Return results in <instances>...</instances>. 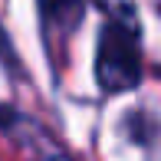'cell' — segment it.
<instances>
[{
    "label": "cell",
    "mask_w": 161,
    "mask_h": 161,
    "mask_svg": "<svg viewBox=\"0 0 161 161\" xmlns=\"http://www.w3.org/2000/svg\"><path fill=\"white\" fill-rule=\"evenodd\" d=\"M82 0H40V10H43V20H46L49 30L56 33H69L72 26L79 23V17H82Z\"/></svg>",
    "instance_id": "obj_2"
},
{
    "label": "cell",
    "mask_w": 161,
    "mask_h": 161,
    "mask_svg": "<svg viewBox=\"0 0 161 161\" xmlns=\"http://www.w3.org/2000/svg\"><path fill=\"white\" fill-rule=\"evenodd\" d=\"M96 79L102 92H125L142 82V46H138V26L112 23L108 20L99 33L96 53Z\"/></svg>",
    "instance_id": "obj_1"
},
{
    "label": "cell",
    "mask_w": 161,
    "mask_h": 161,
    "mask_svg": "<svg viewBox=\"0 0 161 161\" xmlns=\"http://www.w3.org/2000/svg\"><path fill=\"white\" fill-rule=\"evenodd\" d=\"M96 3L108 13L112 23H131V26H138V17H135L131 0H96Z\"/></svg>",
    "instance_id": "obj_3"
}]
</instances>
